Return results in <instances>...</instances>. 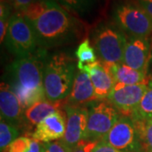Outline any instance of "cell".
Wrapping results in <instances>:
<instances>
[{
	"label": "cell",
	"instance_id": "cell-1",
	"mask_svg": "<svg viewBox=\"0 0 152 152\" xmlns=\"http://www.w3.org/2000/svg\"><path fill=\"white\" fill-rule=\"evenodd\" d=\"M20 14L31 26L42 48L65 46L80 37V23L56 0H37Z\"/></svg>",
	"mask_w": 152,
	"mask_h": 152
},
{
	"label": "cell",
	"instance_id": "cell-2",
	"mask_svg": "<svg viewBox=\"0 0 152 152\" xmlns=\"http://www.w3.org/2000/svg\"><path fill=\"white\" fill-rule=\"evenodd\" d=\"M48 55L47 49L39 48L31 54L16 58L7 69V84L24 110L47 99L43 77Z\"/></svg>",
	"mask_w": 152,
	"mask_h": 152
},
{
	"label": "cell",
	"instance_id": "cell-3",
	"mask_svg": "<svg viewBox=\"0 0 152 152\" xmlns=\"http://www.w3.org/2000/svg\"><path fill=\"white\" fill-rule=\"evenodd\" d=\"M75 60L64 53L49 54L43 77L46 98L58 102L69 96L75 78Z\"/></svg>",
	"mask_w": 152,
	"mask_h": 152
},
{
	"label": "cell",
	"instance_id": "cell-4",
	"mask_svg": "<svg viewBox=\"0 0 152 152\" xmlns=\"http://www.w3.org/2000/svg\"><path fill=\"white\" fill-rule=\"evenodd\" d=\"M112 16L117 26L129 37H149L152 35V18L139 4L118 2L114 5Z\"/></svg>",
	"mask_w": 152,
	"mask_h": 152
},
{
	"label": "cell",
	"instance_id": "cell-5",
	"mask_svg": "<svg viewBox=\"0 0 152 152\" xmlns=\"http://www.w3.org/2000/svg\"><path fill=\"white\" fill-rule=\"evenodd\" d=\"M127 38L119 28L111 25L99 26L93 34V43L101 62L120 64L124 61Z\"/></svg>",
	"mask_w": 152,
	"mask_h": 152
},
{
	"label": "cell",
	"instance_id": "cell-6",
	"mask_svg": "<svg viewBox=\"0 0 152 152\" xmlns=\"http://www.w3.org/2000/svg\"><path fill=\"white\" fill-rule=\"evenodd\" d=\"M4 43L17 58L31 54L40 48L33 28L20 13L10 16Z\"/></svg>",
	"mask_w": 152,
	"mask_h": 152
},
{
	"label": "cell",
	"instance_id": "cell-7",
	"mask_svg": "<svg viewBox=\"0 0 152 152\" xmlns=\"http://www.w3.org/2000/svg\"><path fill=\"white\" fill-rule=\"evenodd\" d=\"M88 109V124L84 140L102 141L119 119V112L110 102L104 100L93 102Z\"/></svg>",
	"mask_w": 152,
	"mask_h": 152
},
{
	"label": "cell",
	"instance_id": "cell-8",
	"mask_svg": "<svg viewBox=\"0 0 152 152\" xmlns=\"http://www.w3.org/2000/svg\"><path fill=\"white\" fill-rule=\"evenodd\" d=\"M151 78L137 85L115 84L107 101L113 105L122 116H134L146 92Z\"/></svg>",
	"mask_w": 152,
	"mask_h": 152
},
{
	"label": "cell",
	"instance_id": "cell-9",
	"mask_svg": "<svg viewBox=\"0 0 152 152\" xmlns=\"http://www.w3.org/2000/svg\"><path fill=\"white\" fill-rule=\"evenodd\" d=\"M102 141L120 151H143L135 126L129 117H120Z\"/></svg>",
	"mask_w": 152,
	"mask_h": 152
},
{
	"label": "cell",
	"instance_id": "cell-10",
	"mask_svg": "<svg viewBox=\"0 0 152 152\" xmlns=\"http://www.w3.org/2000/svg\"><path fill=\"white\" fill-rule=\"evenodd\" d=\"M66 129L61 140L73 150L82 140L86 133L89 109L84 105H66Z\"/></svg>",
	"mask_w": 152,
	"mask_h": 152
},
{
	"label": "cell",
	"instance_id": "cell-11",
	"mask_svg": "<svg viewBox=\"0 0 152 152\" xmlns=\"http://www.w3.org/2000/svg\"><path fill=\"white\" fill-rule=\"evenodd\" d=\"M151 58L152 47L150 38L129 37L124 49V64L147 74Z\"/></svg>",
	"mask_w": 152,
	"mask_h": 152
},
{
	"label": "cell",
	"instance_id": "cell-12",
	"mask_svg": "<svg viewBox=\"0 0 152 152\" xmlns=\"http://www.w3.org/2000/svg\"><path fill=\"white\" fill-rule=\"evenodd\" d=\"M65 129L66 113L59 110L42 120L36 126L31 137L42 143H49L61 140L64 135Z\"/></svg>",
	"mask_w": 152,
	"mask_h": 152
},
{
	"label": "cell",
	"instance_id": "cell-13",
	"mask_svg": "<svg viewBox=\"0 0 152 152\" xmlns=\"http://www.w3.org/2000/svg\"><path fill=\"white\" fill-rule=\"evenodd\" d=\"M15 93L6 82L1 83L0 88V111L1 119L18 127L25 120V113Z\"/></svg>",
	"mask_w": 152,
	"mask_h": 152
},
{
	"label": "cell",
	"instance_id": "cell-14",
	"mask_svg": "<svg viewBox=\"0 0 152 152\" xmlns=\"http://www.w3.org/2000/svg\"><path fill=\"white\" fill-rule=\"evenodd\" d=\"M78 69L89 75L97 101L105 100L106 98L107 99L109 94L115 86V81L108 69L101 62L96 61L91 64L82 66Z\"/></svg>",
	"mask_w": 152,
	"mask_h": 152
},
{
	"label": "cell",
	"instance_id": "cell-15",
	"mask_svg": "<svg viewBox=\"0 0 152 152\" xmlns=\"http://www.w3.org/2000/svg\"><path fill=\"white\" fill-rule=\"evenodd\" d=\"M97 101L89 75L79 70L75 75L70 94L66 98V105H84Z\"/></svg>",
	"mask_w": 152,
	"mask_h": 152
},
{
	"label": "cell",
	"instance_id": "cell-16",
	"mask_svg": "<svg viewBox=\"0 0 152 152\" xmlns=\"http://www.w3.org/2000/svg\"><path fill=\"white\" fill-rule=\"evenodd\" d=\"M102 63V62H101ZM113 76L115 84L137 85L145 81L149 78L147 74L136 70L124 63L120 64H105L102 63Z\"/></svg>",
	"mask_w": 152,
	"mask_h": 152
},
{
	"label": "cell",
	"instance_id": "cell-17",
	"mask_svg": "<svg viewBox=\"0 0 152 152\" xmlns=\"http://www.w3.org/2000/svg\"><path fill=\"white\" fill-rule=\"evenodd\" d=\"M63 102H51L48 99L41 101L25 110V120L31 125H37L46 117L62 110Z\"/></svg>",
	"mask_w": 152,
	"mask_h": 152
},
{
	"label": "cell",
	"instance_id": "cell-18",
	"mask_svg": "<svg viewBox=\"0 0 152 152\" xmlns=\"http://www.w3.org/2000/svg\"><path fill=\"white\" fill-rule=\"evenodd\" d=\"M138 132L142 150L144 152H152V117L147 118H131Z\"/></svg>",
	"mask_w": 152,
	"mask_h": 152
},
{
	"label": "cell",
	"instance_id": "cell-19",
	"mask_svg": "<svg viewBox=\"0 0 152 152\" xmlns=\"http://www.w3.org/2000/svg\"><path fill=\"white\" fill-rule=\"evenodd\" d=\"M3 152H45V143L21 136L10 144Z\"/></svg>",
	"mask_w": 152,
	"mask_h": 152
},
{
	"label": "cell",
	"instance_id": "cell-20",
	"mask_svg": "<svg viewBox=\"0 0 152 152\" xmlns=\"http://www.w3.org/2000/svg\"><path fill=\"white\" fill-rule=\"evenodd\" d=\"M60 5L69 13L85 15L98 4L99 0H56Z\"/></svg>",
	"mask_w": 152,
	"mask_h": 152
},
{
	"label": "cell",
	"instance_id": "cell-21",
	"mask_svg": "<svg viewBox=\"0 0 152 152\" xmlns=\"http://www.w3.org/2000/svg\"><path fill=\"white\" fill-rule=\"evenodd\" d=\"M75 55L78 59V64H77L78 69L82 66L96 63L97 61L96 56L95 53V50L91 45V42L88 38L85 39L79 45L75 52Z\"/></svg>",
	"mask_w": 152,
	"mask_h": 152
},
{
	"label": "cell",
	"instance_id": "cell-22",
	"mask_svg": "<svg viewBox=\"0 0 152 152\" xmlns=\"http://www.w3.org/2000/svg\"><path fill=\"white\" fill-rule=\"evenodd\" d=\"M19 136V131L17 127L1 119L0 123V148L1 151L5 149L10 144L15 140Z\"/></svg>",
	"mask_w": 152,
	"mask_h": 152
},
{
	"label": "cell",
	"instance_id": "cell-23",
	"mask_svg": "<svg viewBox=\"0 0 152 152\" xmlns=\"http://www.w3.org/2000/svg\"><path fill=\"white\" fill-rule=\"evenodd\" d=\"M134 117L140 118H147L152 117V78L150 80L148 89L139 106L135 115L132 118Z\"/></svg>",
	"mask_w": 152,
	"mask_h": 152
},
{
	"label": "cell",
	"instance_id": "cell-24",
	"mask_svg": "<svg viewBox=\"0 0 152 152\" xmlns=\"http://www.w3.org/2000/svg\"><path fill=\"white\" fill-rule=\"evenodd\" d=\"M72 149L61 140L45 143V152H72Z\"/></svg>",
	"mask_w": 152,
	"mask_h": 152
},
{
	"label": "cell",
	"instance_id": "cell-25",
	"mask_svg": "<svg viewBox=\"0 0 152 152\" xmlns=\"http://www.w3.org/2000/svg\"><path fill=\"white\" fill-rule=\"evenodd\" d=\"M37 0H9L10 4L17 10V13H22L27 10Z\"/></svg>",
	"mask_w": 152,
	"mask_h": 152
},
{
	"label": "cell",
	"instance_id": "cell-26",
	"mask_svg": "<svg viewBox=\"0 0 152 152\" xmlns=\"http://www.w3.org/2000/svg\"><path fill=\"white\" fill-rule=\"evenodd\" d=\"M98 144V141L82 140L76 145L72 152H91Z\"/></svg>",
	"mask_w": 152,
	"mask_h": 152
},
{
	"label": "cell",
	"instance_id": "cell-27",
	"mask_svg": "<svg viewBox=\"0 0 152 152\" xmlns=\"http://www.w3.org/2000/svg\"><path fill=\"white\" fill-rule=\"evenodd\" d=\"M91 152H123L115 149L113 147L110 146L107 143L103 141H99L96 147L93 149Z\"/></svg>",
	"mask_w": 152,
	"mask_h": 152
},
{
	"label": "cell",
	"instance_id": "cell-28",
	"mask_svg": "<svg viewBox=\"0 0 152 152\" xmlns=\"http://www.w3.org/2000/svg\"><path fill=\"white\" fill-rule=\"evenodd\" d=\"M10 18H0V41L1 43L4 41L9 27V22Z\"/></svg>",
	"mask_w": 152,
	"mask_h": 152
},
{
	"label": "cell",
	"instance_id": "cell-29",
	"mask_svg": "<svg viewBox=\"0 0 152 152\" xmlns=\"http://www.w3.org/2000/svg\"><path fill=\"white\" fill-rule=\"evenodd\" d=\"M138 4L146 11L147 14L152 18V0H137Z\"/></svg>",
	"mask_w": 152,
	"mask_h": 152
},
{
	"label": "cell",
	"instance_id": "cell-30",
	"mask_svg": "<svg viewBox=\"0 0 152 152\" xmlns=\"http://www.w3.org/2000/svg\"><path fill=\"white\" fill-rule=\"evenodd\" d=\"M151 47H152V35H151Z\"/></svg>",
	"mask_w": 152,
	"mask_h": 152
}]
</instances>
